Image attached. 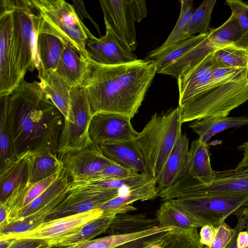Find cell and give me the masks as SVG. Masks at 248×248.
<instances>
[{
	"mask_svg": "<svg viewBox=\"0 0 248 248\" xmlns=\"http://www.w3.org/2000/svg\"><path fill=\"white\" fill-rule=\"evenodd\" d=\"M162 248H204L197 228L181 229L175 227L167 232L161 241Z\"/></svg>",
	"mask_w": 248,
	"mask_h": 248,
	"instance_id": "36",
	"label": "cell"
},
{
	"mask_svg": "<svg viewBox=\"0 0 248 248\" xmlns=\"http://www.w3.org/2000/svg\"><path fill=\"white\" fill-rule=\"evenodd\" d=\"M7 208L5 202H0V227L6 224Z\"/></svg>",
	"mask_w": 248,
	"mask_h": 248,
	"instance_id": "53",
	"label": "cell"
},
{
	"mask_svg": "<svg viewBox=\"0 0 248 248\" xmlns=\"http://www.w3.org/2000/svg\"><path fill=\"white\" fill-rule=\"evenodd\" d=\"M216 227L206 225L201 227L199 235L201 243L205 247H209L212 244L216 232Z\"/></svg>",
	"mask_w": 248,
	"mask_h": 248,
	"instance_id": "48",
	"label": "cell"
},
{
	"mask_svg": "<svg viewBox=\"0 0 248 248\" xmlns=\"http://www.w3.org/2000/svg\"><path fill=\"white\" fill-rule=\"evenodd\" d=\"M235 228L232 229L225 221L216 227L213 241L208 248H225L231 243L236 233Z\"/></svg>",
	"mask_w": 248,
	"mask_h": 248,
	"instance_id": "43",
	"label": "cell"
},
{
	"mask_svg": "<svg viewBox=\"0 0 248 248\" xmlns=\"http://www.w3.org/2000/svg\"><path fill=\"white\" fill-rule=\"evenodd\" d=\"M216 64L218 66L248 69V47L233 45L214 52Z\"/></svg>",
	"mask_w": 248,
	"mask_h": 248,
	"instance_id": "39",
	"label": "cell"
},
{
	"mask_svg": "<svg viewBox=\"0 0 248 248\" xmlns=\"http://www.w3.org/2000/svg\"><path fill=\"white\" fill-rule=\"evenodd\" d=\"M30 153L15 158L0 169V202H4L16 191L28 185Z\"/></svg>",
	"mask_w": 248,
	"mask_h": 248,
	"instance_id": "20",
	"label": "cell"
},
{
	"mask_svg": "<svg viewBox=\"0 0 248 248\" xmlns=\"http://www.w3.org/2000/svg\"><path fill=\"white\" fill-rule=\"evenodd\" d=\"M108 189L92 186L70 188L63 201L48 216L46 221L87 212L122 195L127 189Z\"/></svg>",
	"mask_w": 248,
	"mask_h": 248,
	"instance_id": "12",
	"label": "cell"
},
{
	"mask_svg": "<svg viewBox=\"0 0 248 248\" xmlns=\"http://www.w3.org/2000/svg\"><path fill=\"white\" fill-rule=\"evenodd\" d=\"M14 239H0V248H8L12 245Z\"/></svg>",
	"mask_w": 248,
	"mask_h": 248,
	"instance_id": "54",
	"label": "cell"
},
{
	"mask_svg": "<svg viewBox=\"0 0 248 248\" xmlns=\"http://www.w3.org/2000/svg\"><path fill=\"white\" fill-rule=\"evenodd\" d=\"M63 164L58 155L50 152L31 154L28 184L32 185L60 172Z\"/></svg>",
	"mask_w": 248,
	"mask_h": 248,
	"instance_id": "30",
	"label": "cell"
},
{
	"mask_svg": "<svg viewBox=\"0 0 248 248\" xmlns=\"http://www.w3.org/2000/svg\"><path fill=\"white\" fill-rule=\"evenodd\" d=\"M14 36L19 69L22 78L26 72L39 69L36 39L38 16L31 1L11 0Z\"/></svg>",
	"mask_w": 248,
	"mask_h": 248,
	"instance_id": "7",
	"label": "cell"
},
{
	"mask_svg": "<svg viewBox=\"0 0 248 248\" xmlns=\"http://www.w3.org/2000/svg\"><path fill=\"white\" fill-rule=\"evenodd\" d=\"M158 192L156 181L154 178L144 185L132 188L125 193L101 204L98 208L105 215L127 213L137 210L132 205L134 202L154 199L157 197Z\"/></svg>",
	"mask_w": 248,
	"mask_h": 248,
	"instance_id": "21",
	"label": "cell"
},
{
	"mask_svg": "<svg viewBox=\"0 0 248 248\" xmlns=\"http://www.w3.org/2000/svg\"><path fill=\"white\" fill-rule=\"evenodd\" d=\"M72 2L75 11L80 20L83 22V20L84 18L89 19L96 28L99 34H100L98 25L95 23L86 11L84 2L82 0H72Z\"/></svg>",
	"mask_w": 248,
	"mask_h": 248,
	"instance_id": "49",
	"label": "cell"
},
{
	"mask_svg": "<svg viewBox=\"0 0 248 248\" xmlns=\"http://www.w3.org/2000/svg\"><path fill=\"white\" fill-rule=\"evenodd\" d=\"M70 93L68 116L64 119L58 150L60 158L92 144L88 130L93 115L85 89L82 86L71 87Z\"/></svg>",
	"mask_w": 248,
	"mask_h": 248,
	"instance_id": "9",
	"label": "cell"
},
{
	"mask_svg": "<svg viewBox=\"0 0 248 248\" xmlns=\"http://www.w3.org/2000/svg\"><path fill=\"white\" fill-rule=\"evenodd\" d=\"M156 71L155 63L145 59L104 65L87 58L82 87L92 115L109 112L132 119L138 112Z\"/></svg>",
	"mask_w": 248,
	"mask_h": 248,
	"instance_id": "2",
	"label": "cell"
},
{
	"mask_svg": "<svg viewBox=\"0 0 248 248\" xmlns=\"http://www.w3.org/2000/svg\"><path fill=\"white\" fill-rule=\"evenodd\" d=\"M105 35L88 39L85 45L88 58L101 65H115L138 60L133 51L107 26Z\"/></svg>",
	"mask_w": 248,
	"mask_h": 248,
	"instance_id": "15",
	"label": "cell"
},
{
	"mask_svg": "<svg viewBox=\"0 0 248 248\" xmlns=\"http://www.w3.org/2000/svg\"><path fill=\"white\" fill-rule=\"evenodd\" d=\"M248 100V69L215 65L206 89L181 107L182 123L228 116Z\"/></svg>",
	"mask_w": 248,
	"mask_h": 248,
	"instance_id": "3",
	"label": "cell"
},
{
	"mask_svg": "<svg viewBox=\"0 0 248 248\" xmlns=\"http://www.w3.org/2000/svg\"><path fill=\"white\" fill-rule=\"evenodd\" d=\"M41 87L65 119L68 116L71 87L55 71L38 73Z\"/></svg>",
	"mask_w": 248,
	"mask_h": 248,
	"instance_id": "23",
	"label": "cell"
},
{
	"mask_svg": "<svg viewBox=\"0 0 248 248\" xmlns=\"http://www.w3.org/2000/svg\"><path fill=\"white\" fill-rule=\"evenodd\" d=\"M156 219L160 228L175 227L181 229L199 228L183 212L170 201H164L156 211Z\"/></svg>",
	"mask_w": 248,
	"mask_h": 248,
	"instance_id": "34",
	"label": "cell"
},
{
	"mask_svg": "<svg viewBox=\"0 0 248 248\" xmlns=\"http://www.w3.org/2000/svg\"><path fill=\"white\" fill-rule=\"evenodd\" d=\"M239 215L243 216L245 222L244 228L246 229V231H248V206H247Z\"/></svg>",
	"mask_w": 248,
	"mask_h": 248,
	"instance_id": "55",
	"label": "cell"
},
{
	"mask_svg": "<svg viewBox=\"0 0 248 248\" xmlns=\"http://www.w3.org/2000/svg\"><path fill=\"white\" fill-rule=\"evenodd\" d=\"M230 244H231V243L228 246H227L225 248H230ZM204 248H208V247H205Z\"/></svg>",
	"mask_w": 248,
	"mask_h": 248,
	"instance_id": "58",
	"label": "cell"
},
{
	"mask_svg": "<svg viewBox=\"0 0 248 248\" xmlns=\"http://www.w3.org/2000/svg\"><path fill=\"white\" fill-rule=\"evenodd\" d=\"M158 226L156 218L148 217L144 214L116 215L108 230L110 235L129 234L146 231Z\"/></svg>",
	"mask_w": 248,
	"mask_h": 248,
	"instance_id": "31",
	"label": "cell"
},
{
	"mask_svg": "<svg viewBox=\"0 0 248 248\" xmlns=\"http://www.w3.org/2000/svg\"><path fill=\"white\" fill-rule=\"evenodd\" d=\"M161 240L158 243L149 246L144 248H162L161 246Z\"/></svg>",
	"mask_w": 248,
	"mask_h": 248,
	"instance_id": "56",
	"label": "cell"
},
{
	"mask_svg": "<svg viewBox=\"0 0 248 248\" xmlns=\"http://www.w3.org/2000/svg\"><path fill=\"white\" fill-rule=\"evenodd\" d=\"M115 216V215L103 214L85 225L77 233L59 240L53 246L66 247L92 240L108 231Z\"/></svg>",
	"mask_w": 248,
	"mask_h": 248,
	"instance_id": "32",
	"label": "cell"
},
{
	"mask_svg": "<svg viewBox=\"0 0 248 248\" xmlns=\"http://www.w3.org/2000/svg\"><path fill=\"white\" fill-rule=\"evenodd\" d=\"M188 142L186 135L180 131L173 149L156 180L158 192L173 186L187 173Z\"/></svg>",
	"mask_w": 248,
	"mask_h": 248,
	"instance_id": "18",
	"label": "cell"
},
{
	"mask_svg": "<svg viewBox=\"0 0 248 248\" xmlns=\"http://www.w3.org/2000/svg\"><path fill=\"white\" fill-rule=\"evenodd\" d=\"M237 148L243 152V156L234 169L238 171L248 174V141L238 146Z\"/></svg>",
	"mask_w": 248,
	"mask_h": 248,
	"instance_id": "50",
	"label": "cell"
},
{
	"mask_svg": "<svg viewBox=\"0 0 248 248\" xmlns=\"http://www.w3.org/2000/svg\"><path fill=\"white\" fill-rule=\"evenodd\" d=\"M64 248V247L62 246H48L47 247L44 248Z\"/></svg>",
	"mask_w": 248,
	"mask_h": 248,
	"instance_id": "57",
	"label": "cell"
},
{
	"mask_svg": "<svg viewBox=\"0 0 248 248\" xmlns=\"http://www.w3.org/2000/svg\"><path fill=\"white\" fill-rule=\"evenodd\" d=\"M130 5L135 22L140 23L147 15L145 0H130Z\"/></svg>",
	"mask_w": 248,
	"mask_h": 248,
	"instance_id": "47",
	"label": "cell"
},
{
	"mask_svg": "<svg viewBox=\"0 0 248 248\" xmlns=\"http://www.w3.org/2000/svg\"><path fill=\"white\" fill-rule=\"evenodd\" d=\"M99 3L105 26L133 52L137 40L130 0H101Z\"/></svg>",
	"mask_w": 248,
	"mask_h": 248,
	"instance_id": "16",
	"label": "cell"
},
{
	"mask_svg": "<svg viewBox=\"0 0 248 248\" xmlns=\"http://www.w3.org/2000/svg\"><path fill=\"white\" fill-rule=\"evenodd\" d=\"M98 145L102 153L116 164L135 174L151 175L133 140L106 142Z\"/></svg>",
	"mask_w": 248,
	"mask_h": 248,
	"instance_id": "19",
	"label": "cell"
},
{
	"mask_svg": "<svg viewBox=\"0 0 248 248\" xmlns=\"http://www.w3.org/2000/svg\"><path fill=\"white\" fill-rule=\"evenodd\" d=\"M154 179L148 174L138 173L127 177L101 181L73 182L71 188L92 186L108 189H119L124 187H137L144 185Z\"/></svg>",
	"mask_w": 248,
	"mask_h": 248,
	"instance_id": "37",
	"label": "cell"
},
{
	"mask_svg": "<svg viewBox=\"0 0 248 248\" xmlns=\"http://www.w3.org/2000/svg\"><path fill=\"white\" fill-rule=\"evenodd\" d=\"M64 119L39 82L22 79L8 102L7 124L14 157L42 152L58 155Z\"/></svg>",
	"mask_w": 248,
	"mask_h": 248,
	"instance_id": "1",
	"label": "cell"
},
{
	"mask_svg": "<svg viewBox=\"0 0 248 248\" xmlns=\"http://www.w3.org/2000/svg\"><path fill=\"white\" fill-rule=\"evenodd\" d=\"M61 159L72 181L81 180L115 164L102 153L98 145L93 143L83 149L67 153Z\"/></svg>",
	"mask_w": 248,
	"mask_h": 248,
	"instance_id": "17",
	"label": "cell"
},
{
	"mask_svg": "<svg viewBox=\"0 0 248 248\" xmlns=\"http://www.w3.org/2000/svg\"><path fill=\"white\" fill-rule=\"evenodd\" d=\"M131 120L127 116L113 113L94 114L88 130L91 143L99 145L134 140L139 132L133 128Z\"/></svg>",
	"mask_w": 248,
	"mask_h": 248,
	"instance_id": "13",
	"label": "cell"
},
{
	"mask_svg": "<svg viewBox=\"0 0 248 248\" xmlns=\"http://www.w3.org/2000/svg\"><path fill=\"white\" fill-rule=\"evenodd\" d=\"M63 46V42L53 35L46 33L36 34L38 73L56 70Z\"/></svg>",
	"mask_w": 248,
	"mask_h": 248,
	"instance_id": "26",
	"label": "cell"
},
{
	"mask_svg": "<svg viewBox=\"0 0 248 248\" xmlns=\"http://www.w3.org/2000/svg\"><path fill=\"white\" fill-rule=\"evenodd\" d=\"M48 246L47 243L42 239L22 238L14 239L8 248H44Z\"/></svg>",
	"mask_w": 248,
	"mask_h": 248,
	"instance_id": "46",
	"label": "cell"
},
{
	"mask_svg": "<svg viewBox=\"0 0 248 248\" xmlns=\"http://www.w3.org/2000/svg\"><path fill=\"white\" fill-rule=\"evenodd\" d=\"M9 95L0 96V161L2 169L14 158L7 124V111Z\"/></svg>",
	"mask_w": 248,
	"mask_h": 248,
	"instance_id": "40",
	"label": "cell"
},
{
	"mask_svg": "<svg viewBox=\"0 0 248 248\" xmlns=\"http://www.w3.org/2000/svg\"><path fill=\"white\" fill-rule=\"evenodd\" d=\"M16 56L11 0L0 1V96L10 95L23 79Z\"/></svg>",
	"mask_w": 248,
	"mask_h": 248,
	"instance_id": "10",
	"label": "cell"
},
{
	"mask_svg": "<svg viewBox=\"0 0 248 248\" xmlns=\"http://www.w3.org/2000/svg\"><path fill=\"white\" fill-rule=\"evenodd\" d=\"M68 192L60 195L30 215L0 227V237L25 232L38 227L46 220L50 213L63 201Z\"/></svg>",
	"mask_w": 248,
	"mask_h": 248,
	"instance_id": "29",
	"label": "cell"
},
{
	"mask_svg": "<svg viewBox=\"0 0 248 248\" xmlns=\"http://www.w3.org/2000/svg\"><path fill=\"white\" fill-rule=\"evenodd\" d=\"M219 50L215 46L208 37L204 39L185 54L156 72L177 78L183 69L192 62L204 57L209 53Z\"/></svg>",
	"mask_w": 248,
	"mask_h": 248,
	"instance_id": "33",
	"label": "cell"
},
{
	"mask_svg": "<svg viewBox=\"0 0 248 248\" xmlns=\"http://www.w3.org/2000/svg\"><path fill=\"white\" fill-rule=\"evenodd\" d=\"M87 58L69 45L64 43L55 70L71 87L82 86Z\"/></svg>",
	"mask_w": 248,
	"mask_h": 248,
	"instance_id": "24",
	"label": "cell"
},
{
	"mask_svg": "<svg viewBox=\"0 0 248 248\" xmlns=\"http://www.w3.org/2000/svg\"><path fill=\"white\" fill-rule=\"evenodd\" d=\"M248 192V174L234 169L215 171V179L205 184L184 174L173 186L159 192L157 197L162 201L204 194H231Z\"/></svg>",
	"mask_w": 248,
	"mask_h": 248,
	"instance_id": "8",
	"label": "cell"
},
{
	"mask_svg": "<svg viewBox=\"0 0 248 248\" xmlns=\"http://www.w3.org/2000/svg\"><path fill=\"white\" fill-rule=\"evenodd\" d=\"M237 248H248V231L241 230L236 237Z\"/></svg>",
	"mask_w": 248,
	"mask_h": 248,
	"instance_id": "51",
	"label": "cell"
},
{
	"mask_svg": "<svg viewBox=\"0 0 248 248\" xmlns=\"http://www.w3.org/2000/svg\"><path fill=\"white\" fill-rule=\"evenodd\" d=\"M169 201L199 228L206 225L217 227L229 216L240 214L248 206V192L199 194Z\"/></svg>",
	"mask_w": 248,
	"mask_h": 248,
	"instance_id": "6",
	"label": "cell"
},
{
	"mask_svg": "<svg viewBox=\"0 0 248 248\" xmlns=\"http://www.w3.org/2000/svg\"><path fill=\"white\" fill-rule=\"evenodd\" d=\"M237 216L238 218V221L237 226L235 228L236 232L231 241L230 248H237L236 245V237L237 234L239 231L243 230L245 227V222L242 215H239Z\"/></svg>",
	"mask_w": 248,
	"mask_h": 248,
	"instance_id": "52",
	"label": "cell"
},
{
	"mask_svg": "<svg viewBox=\"0 0 248 248\" xmlns=\"http://www.w3.org/2000/svg\"><path fill=\"white\" fill-rule=\"evenodd\" d=\"M186 171L189 175L202 184H209L214 180L215 170L211 167L207 143H204L199 139L191 142Z\"/></svg>",
	"mask_w": 248,
	"mask_h": 248,
	"instance_id": "22",
	"label": "cell"
},
{
	"mask_svg": "<svg viewBox=\"0 0 248 248\" xmlns=\"http://www.w3.org/2000/svg\"><path fill=\"white\" fill-rule=\"evenodd\" d=\"M103 214L97 208L51 220L45 221L34 229L25 232L0 237V239L31 238L46 241L49 246L60 239L78 232L85 225Z\"/></svg>",
	"mask_w": 248,
	"mask_h": 248,
	"instance_id": "11",
	"label": "cell"
},
{
	"mask_svg": "<svg viewBox=\"0 0 248 248\" xmlns=\"http://www.w3.org/2000/svg\"><path fill=\"white\" fill-rule=\"evenodd\" d=\"M191 63L182 70L177 78L179 91V107L202 93L210 83L216 65L214 52Z\"/></svg>",
	"mask_w": 248,
	"mask_h": 248,
	"instance_id": "14",
	"label": "cell"
},
{
	"mask_svg": "<svg viewBox=\"0 0 248 248\" xmlns=\"http://www.w3.org/2000/svg\"><path fill=\"white\" fill-rule=\"evenodd\" d=\"M248 125V118L239 117H216L204 118L193 121L188 127L199 136L204 143L216 134L230 128H238Z\"/></svg>",
	"mask_w": 248,
	"mask_h": 248,
	"instance_id": "27",
	"label": "cell"
},
{
	"mask_svg": "<svg viewBox=\"0 0 248 248\" xmlns=\"http://www.w3.org/2000/svg\"><path fill=\"white\" fill-rule=\"evenodd\" d=\"M31 1L38 16L37 34L53 35L88 58L86 43L95 36L80 20L73 5L64 0Z\"/></svg>",
	"mask_w": 248,
	"mask_h": 248,
	"instance_id": "5",
	"label": "cell"
},
{
	"mask_svg": "<svg viewBox=\"0 0 248 248\" xmlns=\"http://www.w3.org/2000/svg\"><path fill=\"white\" fill-rule=\"evenodd\" d=\"M134 174H136L116 164H113L106 167L105 168L97 172L77 181L90 182L101 181L123 178Z\"/></svg>",
	"mask_w": 248,
	"mask_h": 248,
	"instance_id": "42",
	"label": "cell"
},
{
	"mask_svg": "<svg viewBox=\"0 0 248 248\" xmlns=\"http://www.w3.org/2000/svg\"><path fill=\"white\" fill-rule=\"evenodd\" d=\"M180 13L171 32L161 46H166L184 39V31L194 11L192 0H181Z\"/></svg>",
	"mask_w": 248,
	"mask_h": 248,
	"instance_id": "41",
	"label": "cell"
},
{
	"mask_svg": "<svg viewBox=\"0 0 248 248\" xmlns=\"http://www.w3.org/2000/svg\"><path fill=\"white\" fill-rule=\"evenodd\" d=\"M208 33L195 35L166 46H160L150 51L144 59L155 62L157 66V72L196 46Z\"/></svg>",
	"mask_w": 248,
	"mask_h": 248,
	"instance_id": "25",
	"label": "cell"
},
{
	"mask_svg": "<svg viewBox=\"0 0 248 248\" xmlns=\"http://www.w3.org/2000/svg\"></svg>",
	"mask_w": 248,
	"mask_h": 248,
	"instance_id": "59",
	"label": "cell"
},
{
	"mask_svg": "<svg viewBox=\"0 0 248 248\" xmlns=\"http://www.w3.org/2000/svg\"><path fill=\"white\" fill-rule=\"evenodd\" d=\"M208 37L213 45L218 49L233 45H248V34L245 32L233 13L222 25L216 29H210Z\"/></svg>",
	"mask_w": 248,
	"mask_h": 248,
	"instance_id": "28",
	"label": "cell"
},
{
	"mask_svg": "<svg viewBox=\"0 0 248 248\" xmlns=\"http://www.w3.org/2000/svg\"><path fill=\"white\" fill-rule=\"evenodd\" d=\"M226 4L230 6L236 17L240 26L248 34V4L241 0H227Z\"/></svg>",
	"mask_w": 248,
	"mask_h": 248,
	"instance_id": "44",
	"label": "cell"
},
{
	"mask_svg": "<svg viewBox=\"0 0 248 248\" xmlns=\"http://www.w3.org/2000/svg\"><path fill=\"white\" fill-rule=\"evenodd\" d=\"M166 232H161L148 235L124 243L113 248H144L159 242Z\"/></svg>",
	"mask_w": 248,
	"mask_h": 248,
	"instance_id": "45",
	"label": "cell"
},
{
	"mask_svg": "<svg viewBox=\"0 0 248 248\" xmlns=\"http://www.w3.org/2000/svg\"><path fill=\"white\" fill-rule=\"evenodd\" d=\"M216 2V0H205L193 12L184 31V39L209 32L211 16Z\"/></svg>",
	"mask_w": 248,
	"mask_h": 248,
	"instance_id": "38",
	"label": "cell"
},
{
	"mask_svg": "<svg viewBox=\"0 0 248 248\" xmlns=\"http://www.w3.org/2000/svg\"><path fill=\"white\" fill-rule=\"evenodd\" d=\"M170 228H160L158 226L140 232L105 237L85 241L63 248H113L124 243L161 232H167Z\"/></svg>",
	"mask_w": 248,
	"mask_h": 248,
	"instance_id": "35",
	"label": "cell"
},
{
	"mask_svg": "<svg viewBox=\"0 0 248 248\" xmlns=\"http://www.w3.org/2000/svg\"><path fill=\"white\" fill-rule=\"evenodd\" d=\"M182 124L179 106L156 112L133 140L150 174L156 180L173 149Z\"/></svg>",
	"mask_w": 248,
	"mask_h": 248,
	"instance_id": "4",
	"label": "cell"
}]
</instances>
